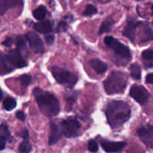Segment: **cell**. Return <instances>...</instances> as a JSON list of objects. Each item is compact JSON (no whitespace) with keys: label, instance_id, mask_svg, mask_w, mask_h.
I'll use <instances>...</instances> for the list:
<instances>
[{"label":"cell","instance_id":"cell-13","mask_svg":"<svg viewBox=\"0 0 153 153\" xmlns=\"http://www.w3.org/2000/svg\"><path fill=\"white\" fill-rule=\"evenodd\" d=\"M22 0H0V16L9 9L22 6Z\"/></svg>","mask_w":153,"mask_h":153},{"label":"cell","instance_id":"cell-2","mask_svg":"<svg viewBox=\"0 0 153 153\" xmlns=\"http://www.w3.org/2000/svg\"><path fill=\"white\" fill-rule=\"evenodd\" d=\"M33 94L37 100L39 109L45 116H54L59 113L60 103L53 94L40 88H34Z\"/></svg>","mask_w":153,"mask_h":153},{"label":"cell","instance_id":"cell-32","mask_svg":"<svg viewBox=\"0 0 153 153\" xmlns=\"http://www.w3.org/2000/svg\"><path fill=\"white\" fill-rule=\"evenodd\" d=\"M16 118L20 121L24 122L25 120V114L22 111H17L16 113Z\"/></svg>","mask_w":153,"mask_h":153},{"label":"cell","instance_id":"cell-8","mask_svg":"<svg viewBox=\"0 0 153 153\" xmlns=\"http://www.w3.org/2000/svg\"><path fill=\"white\" fill-rule=\"evenodd\" d=\"M5 57L13 69L21 68L27 66L26 62L23 59L18 49L11 50L7 55H5Z\"/></svg>","mask_w":153,"mask_h":153},{"label":"cell","instance_id":"cell-36","mask_svg":"<svg viewBox=\"0 0 153 153\" xmlns=\"http://www.w3.org/2000/svg\"><path fill=\"white\" fill-rule=\"evenodd\" d=\"M5 145H6L5 138L0 136V150L4 149V148H5Z\"/></svg>","mask_w":153,"mask_h":153},{"label":"cell","instance_id":"cell-27","mask_svg":"<svg viewBox=\"0 0 153 153\" xmlns=\"http://www.w3.org/2000/svg\"><path fill=\"white\" fill-rule=\"evenodd\" d=\"M10 135V133L9 131L8 127L6 124H1L0 125V136L4 138H8Z\"/></svg>","mask_w":153,"mask_h":153},{"label":"cell","instance_id":"cell-9","mask_svg":"<svg viewBox=\"0 0 153 153\" xmlns=\"http://www.w3.org/2000/svg\"><path fill=\"white\" fill-rule=\"evenodd\" d=\"M137 135L140 140L149 148H153V126L146 124L137 130Z\"/></svg>","mask_w":153,"mask_h":153},{"label":"cell","instance_id":"cell-14","mask_svg":"<svg viewBox=\"0 0 153 153\" xmlns=\"http://www.w3.org/2000/svg\"><path fill=\"white\" fill-rule=\"evenodd\" d=\"M140 41L144 42L149 41L153 40V32L151 29L149 23L146 22H140Z\"/></svg>","mask_w":153,"mask_h":153},{"label":"cell","instance_id":"cell-3","mask_svg":"<svg viewBox=\"0 0 153 153\" xmlns=\"http://www.w3.org/2000/svg\"><path fill=\"white\" fill-rule=\"evenodd\" d=\"M104 88L109 94L123 92L127 85L126 75L120 71H113L104 81Z\"/></svg>","mask_w":153,"mask_h":153},{"label":"cell","instance_id":"cell-31","mask_svg":"<svg viewBox=\"0 0 153 153\" xmlns=\"http://www.w3.org/2000/svg\"><path fill=\"white\" fill-rule=\"evenodd\" d=\"M44 38L48 44H51L53 43L54 39H55V36H54L53 34H46V35L44 36Z\"/></svg>","mask_w":153,"mask_h":153},{"label":"cell","instance_id":"cell-15","mask_svg":"<svg viewBox=\"0 0 153 153\" xmlns=\"http://www.w3.org/2000/svg\"><path fill=\"white\" fill-rule=\"evenodd\" d=\"M62 136V132L60 130L59 128L55 123L51 124V131L49 134V145H54L56 143Z\"/></svg>","mask_w":153,"mask_h":153},{"label":"cell","instance_id":"cell-6","mask_svg":"<svg viewBox=\"0 0 153 153\" xmlns=\"http://www.w3.org/2000/svg\"><path fill=\"white\" fill-rule=\"evenodd\" d=\"M80 128V123L74 118H68L61 122V132L67 137L76 136Z\"/></svg>","mask_w":153,"mask_h":153},{"label":"cell","instance_id":"cell-35","mask_svg":"<svg viewBox=\"0 0 153 153\" xmlns=\"http://www.w3.org/2000/svg\"><path fill=\"white\" fill-rule=\"evenodd\" d=\"M146 82L149 84H153V73H150L146 75Z\"/></svg>","mask_w":153,"mask_h":153},{"label":"cell","instance_id":"cell-34","mask_svg":"<svg viewBox=\"0 0 153 153\" xmlns=\"http://www.w3.org/2000/svg\"><path fill=\"white\" fill-rule=\"evenodd\" d=\"M13 39H12L11 38L8 37L2 42V44L4 45V46H10L12 44H13Z\"/></svg>","mask_w":153,"mask_h":153},{"label":"cell","instance_id":"cell-7","mask_svg":"<svg viewBox=\"0 0 153 153\" xmlns=\"http://www.w3.org/2000/svg\"><path fill=\"white\" fill-rule=\"evenodd\" d=\"M129 95L140 104H145L150 97L147 89L140 85H133L130 88Z\"/></svg>","mask_w":153,"mask_h":153},{"label":"cell","instance_id":"cell-5","mask_svg":"<svg viewBox=\"0 0 153 153\" xmlns=\"http://www.w3.org/2000/svg\"><path fill=\"white\" fill-rule=\"evenodd\" d=\"M104 41L108 46L113 50L115 53L120 56L123 59H126L127 62L131 59V51L128 49V46L120 43L119 40L111 36H107L105 38Z\"/></svg>","mask_w":153,"mask_h":153},{"label":"cell","instance_id":"cell-16","mask_svg":"<svg viewBox=\"0 0 153 153\" xmlns=\"http://www.w3.org/2000/svg\"><path fill=\"white\" fill-rule=\"evenodd\" d=\"M90 65L99 74H102L108 70V65L100 59H92L89 62Z\"/></svg>","mask_w":153,"mask_h":153},{"label":"cell","instance_id":"cell-11","mask_svg":"<svg viewBox=\"0 0 153 153\" xmlns=\"http://www.w3.org/2000/svg\"><path fill=\"white\" fill-rule=\"evenodd\" d=\"M139 24H140L139 21H128L125 29L123 32V35L130 39L132 42H134L136 38V32H137V28Z\"/></svg>","mask_w":153,"mask_h":153},{"label":"cell","instance_id":"cell-4","mask_svg":"<svg viewBox=\"0 0 153 153\" xmlns=\"http://www.w3.org/2000/svg\"><path fill=\"white\" fill-rule=\"evenodd\" d=\"M52 73L59 83L64 84L69 88H73L78 81V77L76 74L58 66L52 67Z\"/></svg>","mask_w":153,"mask_h":153},{"label":"cell","instance_id":"cell-29","mask_svg":"<svg viewBox=\"0 0 153 153\" xmlns=\"http://www.w3.org/2000/svg\"><path fill=\"white\" fill-rule=\"evenodd\" d=\"M16 46H17L18 50L20 49V48L24 47V46H25V40H24V39L22 38V36L19 35L16 37Z\"/></svg>","mask_w":153,"mask_h":153},{"label":"cell","instance_id":"cell-20","mask_svg":"<svg viewBox=\"0 0 153 153\" xmlns=\"http://www.w3.org/2000/svg\"><path fill=\"white\" fill-rule=\"evenodd\" d=\"M142 58L146 65L151 67L153 66V49H148L142 52Z\"/></svg>","mask_w":153,"mask_h":153},{"label":"cell","instance_id":"cell-25","mask_svg":"<svg viewBox=\"0 0 153 153\" xmlns=\"http://www.w3.org/2000/svg\"><path fill=\"white\" fill-rule=\"evenodd\" d=\"M97 13V8L93 4H88L83 12L84 16H91Z\"/></svg>","mask_w":153,"mask_h":153},{"label":"cell","instance_id":"cell-38","mask_svg":"<svg viewBox=\"0 0 153 153\" xmlns=\"http://www.w3.org/2000/svg\"><path fill=\"white\" fill-rule=\"evenodd\" d=\"M137 1H141V0H137Z\"/></svg>","mask_w":153,"mask_h":153},{"label":"cell","instance_id":"cell-30","mask_svg":"<svg viewBox=\"0 0 153 153\" xmlns=\"http://www.w3.org/2000/svg\"><path fill=\"white\" fill-rule=\"evenodd\" d=\"M67 28V24L65 22H61L58 25L57 27V32H61L66 31Z\"/></svg>","mask_w":153,"mask_h":153},{"label":"cell","instance_id":"cell-22","mask_svg":"<svg viewBox=\"0 0 153 153\" xmlns=\"http://www.w3.org/2000/svg\"><path fill=\"white\" fill-rule=\"evenodd\" d=\"M46 15V8L43 5L39 6L37 8L33 11V16L34 18L38 20H41L44 19L45 16Z\"/></svg>","mask_w":153,"mask_h":153},{"label":"cell","instance_id":"cell-18","mask_svg":"<svg viewBox=\"0 0 153 153\" xmlns=\"http://www.w3.org/2000/svg\"><path fill=\"white\" fill-rule=\"evenodd\" d=\"M13 68L9 64L5 55L0 54V74H6L13 71Z\"/></svg>","mask_w":153,"mask_h":153},{"label":"cell","instance_id":"cell-24","mask_svg":"<svg viewBox=\"0 0 153 153\" xmlns=\"http://www.w3.org/2000/svg\"><path fill=\"white\" fill-rule=\"evenodd\" d=\"M19 150L22 153L30 152L31 150V145L27 140H25L19 144Z\"/></svg>","mask_w":153,"mask_h":153},{"label":"cell","instance_id":"cell-23","mask_svg":"<svg viewBox=\"0 0 153 153\" xmlns=\"http://www.w3.org/2000/svg\"><path fill=\"white\" fill-rule=\"evenodd\" d=\"M16 106V102L14 98H6L4 100H3V107L4 110L7 111H10L14 109Z\"/></svg>","mask_w":153,"mask_h":153},{"label":"cell","instance_id":"cell-21","mask_svg":"<svg viewBox=\"0 0 153 153\" xmlns=\"http://www.w3.org/2000/svg\"><path fill=\"white\" fill-rule=\"evenodd\" d=\"M131 76L133 79L138 80L141 78V68L137 64H132L129 68Z\"/></svg>","mask_w":153,"mask_h":153},{"label":"cell","instance_id":"cell-37","mask_svg":"<svg viewBox=\"0 0 153 153\" xmlns=\"http://www.w3.org/2000/svg\"><path fill=\"white\" fill-rule=\"evenodd\" d=\"M2 99V92H1V88H0V100Z\"/></svg>","mask_w":153,"mask_h":153},{"label":"cell","instance_id":"cell-12","mask_svg":"<svg viewBox=\"0 0 153 153\" xmlns=\"http://www.w3.org/2000/svg\"><path fill=\"white\" fill-rule=\"evenodd\" d=\"M126 143L124 142H109L103 141L102 142V147L103 149L108 153H113L119 152L125 148Z\"/></svg>","mask_w":153,"mask_h":153},{"label":"cell","instance_id":"cell-26","mask_svg":"<svg viewBox=\"0 0 153 153\" xmlns=\"http://www.w3.org/2000/svg\"><path fill=\"white\" fill-rule=\"evenodd\" d=\"M19 81H20L22 86L26 87V86H28L30 83H31V76L28 74H23V75H22V76H19Z\"/></svg>","mask_w":153,"mask_h":153},{"label":"cell","instance_id":"cell-33","mask_svg":"<svg viewBox=\"0 0 153 153\" xmlns=\"http://www.w3.org/2000/svg\"><path fill=\"white\" fill-rule=\"evenodd\" d=\"M19 135H20L21 137L23 138L24 140H28V136H29V134H28V130H27L26 128L22 129V130L20 131V133H19Z\"/></svg>","mask_w":153,"mask_h":153},{"label":"cell","instance_id":"cell-1","mask_svg":"<svg viewBox=\"0 0 153 153\" xmlns=\"http://www.w3.org/2000/svg\"><path fill=\"white\" fill-rule=\"evenodd\" d=\"M105 115L108 124L112 128H118L129 119L130 106L123 100H113L107 106Z\"/></svg>","mask_w":153,"mask_h":153},{"label":"cell","instance_id":"cell-19","mask_svg":"<svg viewBox=\"0 0 153 153\" xmlns=\"http://www.w3.org/2000/svg\"><path fill=\"white\" fill-rule=\"evenodd\" d=\"M114 24V20L111 17H108V19H106L102 23L100 30H99V34H102L105 32H110L111 30L112 27H113Z\"/></svg>","mask_w":153,"mask_h":153},{"label":"cell","instance_id":"cell-17","mask_svg":"<svg viewBox=\"0 0 153 153\" xmlns=\"http://www.w3.org/2000/svg\"><path fill=\"white\" fill-rule=\"evenodd\" d=\"M34 28L36 31L39 32L43 34L49 33L52 31V24L49 20L42 21V22H37L34 25Z\"/></svg>","mask_w":153,"mask_h":153},{"label":"cell","instance_id":"cell-10","mask_svg":"<svg viewBox=\"0 0 153 153\" xmlns=\"http://www.w3.org/2000/svg\"><path fill=\"white\" fill-rule=\"evenodd\" d=\"M26 38L29 42L30 46L35 52H43L44 51V44L43 40L34 32L27 33Z\"/></svg>","mask_w":153,"mask_h":153},{"label":"cell","instance_id":"cell-39","mask_svg":"<svg viewBox=\"0 0 153 153\" xmlns=\"http://www.w3.org/2000/svg\"><path fill=\"white\" fill-rule=\"evenodd\" d=\"M152 26H153V21H152Z\"/></svg>","mask_w":153,"mask_h":153},{"label":"cell","instance_id":"cell-28","mask_svg":"<svg viewBox=\"0 0 153 153\" xmlns=\"http://www.w3.org/2000/svg\"><path fill=\"white\" fill-rule=\"evenodd\" d=\"M88 148L89 151L92 152H97L99 149V146L97 142L94 140H91L88 143Z\"/></svg>","mask_w":153,"mask_h":153}]
</instances>
